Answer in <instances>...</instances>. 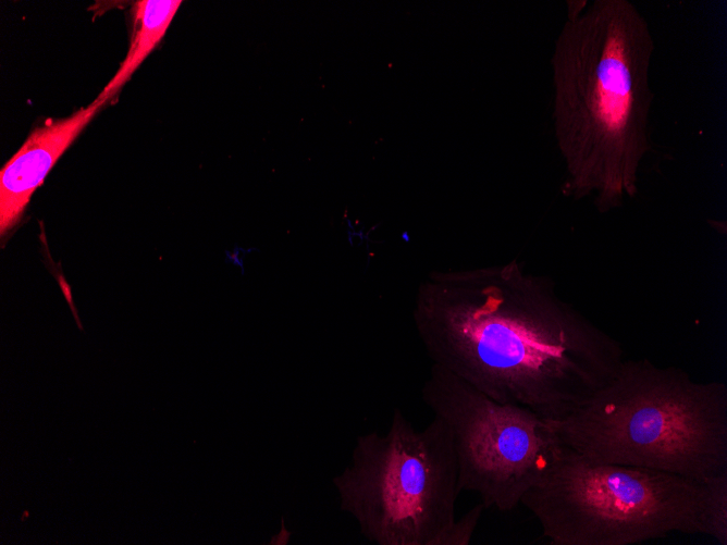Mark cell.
<instances>
[{
    "label": "cell",
    "instance_id": "cell-10",
    "mask_svg": "<svg viewBox=\"0 0 727 545\" xmlns=\"http://www.w3.org/2000/svg\"><path fill=\"white\" fill-rule=\"evenodd\" d=\"M484 509L485 506L480 501L459 520L455 518L438 537L435 545H468Z\"/></svg>",
    "mask_w": 727,
    "mask_h": 545
},
{
    "label": "cell",
    "instance_id": "cell-7",
    "mask_svg": "<svg viewBox=\"0 0 727 545\" xmlns=\"http://www.w3.org/2000/svg\"><path fill=\"white\" fill-rule=\"evenodd\" d=\"M106 102L96 98L62 119L35 127L0 172V232L3 237L21 220L32 195Z\"/></svg>",
    "mask_w": 727,
    "mask_h": 545
},
{
    "label": "cell",
    "instance_id": "cell-4",
    "mask_svg": "<svg viewBox=\"0 0 727 545\" xmlns=\"http://www.w3.org/2000/svg\"><path fill=\"white\" fill-rule=\"evenodd\" d=\"M704 482L583 458L565 446L522 504L552 545H631L704 534Z\"/></svg>",
    "mask_w": 727,
    "mask_h": 545
},
{
    "label": "cell",
    "instance_id": "cell-9",
    "mask_svg": "<svg viewBox=\"0 0 727 545\" xmlns=\"http://www.w3.org/2000/svg\"><path fill=\"white\" fill-rule=\"evenodd\" d=\"M704 482V535L718 544L727 545V472L706 479Z\"/></svg>",
    "mask_w": 727,
    "mask_h": 545
},
{
    "label": "cell",
    "instance_id": "cell-1",
    "mask_svg": "<svg viewBox=\"0 0 727 545\" xmlns=\"http://www.w3.org/2000/svg\"><path fill=\"white\" fill-rule=\"evenodd\" d=\"M412 317L434 364L547 420L576 410L626 360L620 344L564 300L553 280L517 260L432 271Z\"/></svg>",
    "mask_w": 727,
    "mask_h": 545
},
{
    "label": "cell",
    "instance_id": "cell-5",
    "mask_svg": "<svg viewBox=\"0 0 727 545\" xmlns=\"http://www.w3.org/2000/svg\"><path fill=\"white\" fill-rule=\"evenodd\" d=\"M342 510L379 545H435L454 521L461 493L452 434L435 417L416 430L395 410L389 432L357 438L333 479Z\"/></svg>",
    "mask_w": 727,
    "mask_h": 545
},
{
    "label": "cell",
    "instance_id": "cell-8",
    "mask_svg": "<svg viewBox=\"0 0 727 545\" xmlns=\"http://www.w3.org/2000/svg\"><path fill=\"white\" fill-rule=\"evenodd\" d=\"M181 0H139L133 9V34L126 57L97 98L107 102L118 94L163 38Z\"/></svg>",
    "mask_w": 727,
    "mask_h": 545
},
{
    "label": "cell",
    "instance_id": "cell-3",
    "mask_svg": "<svg viewBox=\"0 0 727 545\" xmlns=\"http://www.w3.org/2000/svg\"><path fill=\"white\" fill-rule=\"evenodd\" d=\"M547 422L566 447L591 461L698 482L727 472V385L698 382L677 367L625 360L581 406Z\"/></svg>",
    "mask_w": 727,
    "mask_h": 545
},
{
    "label": "cell",
    "instance_id": "cell-6",
    "mask_svg": "<svg viewBox=\"0 0 727 545\" xmlns=\"http://www.w3.org/2000/svg\"><path fill=\"white\" fill-rule=\"evenodd\" d=\"M421 395L452 434L461 492L478 494L485 508H516L565 448L546 419L498 402L438 364Z\"/></svg>",
    "mask_w": 727,
    "mask_h": 545
},
{
    "label": "cell",
    "instance_id": "cell-2",
    "mask_svg": "<svg viewBox=\"0 0 727 545\" xmlns=\"http://www.w3.org/2000/svg\"><path fill=\"white\" fill-rule=\"evenodd\" d=\"M654 40L628 0H594L569 17L554 54L556 137L565 187L601 213L638 194L652 149L649 73Z\"/></svg>",
    "mask_w": 727,
    "mask_h": 545
}]
</instances>
